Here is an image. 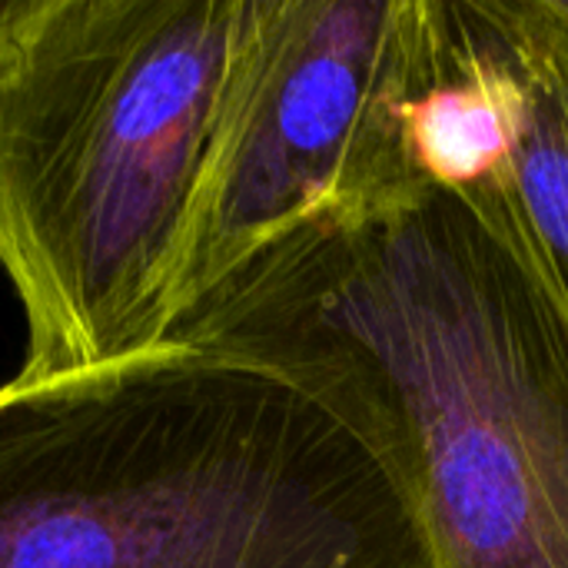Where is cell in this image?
Segmentation results:
<instances>
[{"label": "cell", "mask_w": 568, "mask_h": 568, "mask_svg": "<svg viewBox=\"0 0 568 568\" xmlns=\"http://www.w3.org/2000/svg\"><path fill=\"white\" fill-rule=\"evenodd\" d=\"M463 10L509 83L513 140L456 200L513 246L568 326V0H463Z\"/></svg>", "instance_id": "5b68a950"}, {"label": "cell", "mask_w": 568, "mask_h": 568, "mask_svg": "<svg viewBox=\"0 0 568 568\" xmlns=\"http://www.w3.org/2000/svg\"><path fill=\"white\" fill-rule=\"evenodd\" d=\"M243 0H0V270L17 379L140 356L170 293Z\"/></svg>", "instance_id": "3957f363"}, {"label": "cell", "mask_w": 568, "mask_h": 568, "mask_svg": "<svg viewBox=\"0 0 568 568\" xmlns=\"http://www.w3.org/2000/svg\"><path fill=\"white\" fill-rule=\"evenodd\" d=\"M163 343L273 373L386 466L436 568H568V326L463 200L303 226Z\"/></svg>", "instance_id": "6da1fadb"}, {"label": "cell", "mask_w": 568, "mask_h": 568, "mask_svg": "<svg viewBox=\"0 0 568 568\" xmlns=\"http://www.w3.org/2000/svg\"><path fill=\"white\" fill-rule=\"evenodd\" d=\"M0 568H436L373 449L300 386L160 343L0 386Z\"/></svg>", "instance_id": "7a4b0ae2"}, {"label": "cell", "mask_w": 568, "mask_h": 568, "mask_svg": "<svg viewBox=\"0 0 568 568\" xmlns=\"http://www.w3.org/2000/svg\"><path fill=\"white\" fill-rule=\"evenodd\" d=\"M423 50L426 0H243L173 320L276 240L426 186L406 143Z\"/></svg>", "instance_id": "277c9868"}]
</instances>
